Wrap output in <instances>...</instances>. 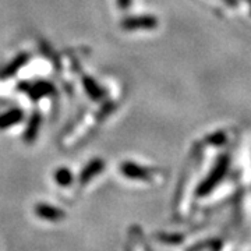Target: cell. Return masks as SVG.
Segmentation results:
<instances>
[{
    "instance_id": "6da1fadb",
    "label": "cell",
    "mask_w": 251,
    "mask_h": 251,
    "mask_svg": "<svg viewBox=\"0 0 251 251\" xmlns=\"http://www.w3.org/2000/svg\"><path fill=\"white\" fill-rule=\"evenodd\" d=\"M36 214L41 218H44V219H48V221H59V219L64 218V214L60 209L45 205V204H41V205L36 206Z\"/></svg>"
},
{
    "instance_id": "7a4b0ae2",
    "label": "cell",
    "mask_w": 251,
    "mask_h": 251,
    "mask_svg": "<svg viewBox=\"0 0 251 251\" xmlns=\"http://www.w3.org/2000/svg\"><path fill=\"white\" fill-rule=\"evenodd\" d=\"M158 25V21L153 17L131 18L126 23V28H153Z\"/></svg>"
},
{
    "instance_id": "3957f363",
    "label": "cell",
    "mask_w": 251,
    "mask_h": 251,
    "mask_svg": "<svg viewBox=\"0 0 251 251\" xmlns=\"http://www.w3.org/2000/svg\"><path fill=\"white\" fill-rule=\"evenodd\" d=\"M122 171L125 172V175L128 177H134V179H144V177L147 179L148 177L147 171L135 166L133 163H126L125 166H122Z\"/></svg>"
},
{
    "instance_id": "277c9868",
    "label": "cell",
    "mask_w": 251,
    "mask_h": 251,
    "mask_svg": "<svg viewBox=\"0 0 251 251\" xmlns=\"http://www.w3.org/2000/svg\"><path fill=\"white\" fill-rule=\"evenodd\" d=\"M56 180L62 184V186H66V184H70V181H72V175H70V172L69 171H59L56 173Z\"/></svg>"
},
{
    "instance_id": "5b68a950",
    "label": "cell",
    "mask_w": 251,
    "mask_h": 251,
    "mask_svg": "<svg viewBox=\"0 0 251 251\" xmlns=\"http://www.w3.org/2000/svg\"><path fill=\"white\" fill-rule=\"evenodd\" d=\"M226 140V135L225 133H218V134L212 135L211 138H209V141L212 144H222Z\"/></svg>"
},
{
    "instance_id": "8992f818",
    "label": "cell",
    "mask_w": 251,
    "mask_h": 251,
    "mask_svg": "<svg viewBox=\"0 0 251 251\" xmlns=\"http://www.w3.org/2000/svg\"><path fill=\"white\" fill-rule=\"evenodd\" d=\"M128 1H130V0H120V4H122V6H127V4H128Z\"/></svg>"
},
{
    "instance_id": "52a82bcc",
    "label": "cell",
    "mask_w": 251,
    "mask_h": 251,
    "mask_svg": "<svg viewBox=\"0 0 251 251\" xmlns=\"http://www.w3.org/2000/svg\"><path fill=\"white\" fill-rule=\"evenodd\" d=\"M246 1H247V3H249V4L251 6V0H246Z\"/></svg>"
}]
</instances>
